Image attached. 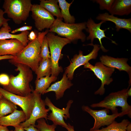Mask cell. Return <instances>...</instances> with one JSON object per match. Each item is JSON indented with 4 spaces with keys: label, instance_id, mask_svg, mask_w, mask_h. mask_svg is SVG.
<instances>
[{
    "label": "cell",
    "instance_id": "obj_11",
    "mask_svg": "<svg viewBox=\"0 0 131 131\" xmlns=\"http://www.w3.org/2000/svg\"><path fill=\"white\" fill-rule=\"evenodd\" d=\"M92 46L93 47V49L88 54L84 55L82 51L80 50L79 54L75 55L71 59L70 64L66 68L65 72L70 80L73 79L74 72L76 68L81 66L84 65L91 59H96L100 49V46L95 44Z\"/></svg>",
    "mask_w": 131,
    "mask_h": 131
},
{
    "label": "cell",
    "instance_id": "obj_25",
    "mask_svg": "<svg viewBox=\"0 0 131 131\" xmlns=\"http://www.w3.org/2000/svg\"><path fill=\"white\" fill-rule=\"evenodd\" d=\"M59 8H61V13L62 18L65 23H66L73 24L75 23V18L72 16L69 12L70 7L74 0L70 3L67 2L65 0H58Z\"/></svg>",
    "mask_w": 131,
    "mask_h": 131
},
{
    "label": "cell",
    "instance_id": "obj_9",
    "mask_svg": "<svg viewBox=\"0 0 131 131\" xmlns=\"http://www.w3.org/2000/svg\"><path fill=\"white\" fill-rule=\"evenodd\" d=\"M31 87L33 95L34 103L29 118L20 124L23 128L31 125L35 126L36 121L41 118H45L47 121L48 112L50 111L49 108H46L44 100L41 99V94L36 92L33 87Z\"/></svg>",
    "mask_w": 131,
    "mask_h": 131
},
{
    "label": "cell",
    "instance_id": "obj_21",
    "mask_svg": "<svg viewBox=\"0 0 131 131\" xmlns=\"http://www.w3.org/2000/svg\"><path fill=\"white\" fill-rule=\"evenodd\" d=\"M108 11L113 15H128L131 12V0H115Z\"/></svg>",
    "mask_w": 131,
    "mask_h": 131
},
{
    "label": "cell",
    "instance_id": "obj_37",
    "mask_svg": "<svg viewBox=\"0 0 131 131\" xmlns=\"http://www.w3.org/2000/svg\"><path fill=\"white\" fill-rule=\"evenodd\" d=\"M67 124L68 126L66 128L67 131H75L73 126L71 125L69 123H68Z\"/></svg>",
    "mask_w": 131,
    "mask_h": 131
},
{
    "label": "cell",
    "instance_id": "obj_5",
    "mask_svg": "<svg viewBox=\"0 0 131 131\" xmlns=\"http://www.w3.org/2000/svg\"><path fill=\"white\" fill-rule=\"evenodd\" d=\"M33 5L30 0H5L2 8L8 17L19 24L27 18Z\"/></svg>",
    "mask_w": 131,
    "mask_h": 131
},
{
    "label": "cell",
    "instance_id": "obj_39",
    "mask_svg": "<svg viewBox=\"0 0 131 131\" xmlns=\"http://www.w3.org/2000/svg\"><path fill=\"white\" fill-rule=\"evenodd\" d=\"M0 131H10L7 127L0 124Z\"/></svg>",
    "mask_w": 131,
    "mask_h": 131
},
{
    "label": "cell",
    "instance_id": "obj_8",
    "mask_svg": "<svg viewBox=\"0 0 131 131\" xmlns=\"http://www.w3.org/2000/svg\"><path fill=\"white\" fill-rule=\"evenodd\" d=\"M82 110L90 114L94 119L93 126L90 130L99 129L101 127L108 125L115 121L116 118L120 117V113L109 115V110L106 108L100 110H94L88 106L83 105Z\"/></svg>",
    "mask_w": 131,
    "mask_h": 131
},
{
    "label": "cell",
    "instance_id": "obj_2",
    "mask_svg": "<svg viewBox=\"0 0 131 131\" xmlns=\"http://www.w3.org/2000/svg\"><path fill=\"white\" fill-rule=\"evenodd\" d=\"M16 67L15 70L19 71L16 76H10L8 85L3 86V89L12 93L22 97H27L32 93L29 85L32 81L33 75L32 70L28 66L20 64L14 63Z\"/></svg>",
    "mask_w": 131,
    "mask_h": 131
},
{
    "label": "cell",
    "instance_id": "obj_18",
    "mask_svg": "<svg viewBox=\"0 0 131 131\" xmlns=\"http://www.w3.org/2000/svg\"><path fill=\"white\" fill-rule=\"evenodd\" d=\"M73 85L67 77L66 74L65 73L61 80L51 85L46 90L45 93L54 91L55 93L56 99L58 100L63 97L66 90L70 88Z\"/></svg>",
    "mask_w": 131,
    "mask_h": 131
},
{
    "label": "cell",
    "instance_id": "obj_6",
    "mask_svg": "<svg viewBox=\"0 0 131 131\" xmlns=\"http://www.w3.org/2000/svg\"><path fill=\"white\" fill-rule=\"evenodd\" d=\"M46 36L50 51L52 63L51 75L57 77L63 71L62 67L58 65L62 49L65 45L71 42L66 38L56 35L53 32H49Z\"/></svg>",
    "mask_w": 131,
    "mask_h": 131
},
{
    "label": "cell",
    "instance_id": "obj_40",
    "mask_svg": "<svg viewBox=\"0 0 131 131\" xmlns=\"http://www.w3.org/2000/svg\"><path fill=\"white\" fill-rule=\"evenodd\" d=\"M126 131H131V123H129L127 126Z\"/></svg>",
    "mask_w": 131,
    "mask_h": 131
},
{
    "label": "cell",
    "instance_id": "obj_12",
    "mask_svg": "<svg viewBox=\"0 0 131 131\" xmlns=\"http://www.w3.org/2000/svg\"><path fill=\"white\" fill-rule=\"evenodd\" d=\"M0 93L3 97L22 108L26 115V120L29 118L34 103L32 92L27 96L22 97L10 93L0 87Z\"/></svg>",
    "mask_w": 131,
    "mask_h": 131
},
{
    "label": "cell",
    "instance_id": "obj_42",
    "mask_svg": "<svg viewBox=\"0 0 131 131\" xmlns=\"http://www.w3.org/2000/svg\"><path fill=\"white\" fill-rule=\"evenodd\" d=\"M1 94L0 93V99L3 97Z\"/></svg>",
    "mask_w": 131,
    "mask_h": 131
},
{
    "label": "cell",
    "instance_id": "obj_33",
    "mask_svg": "<svg viewBox=\"0 0 131 131\" xmlns=\"http://www.w3.org/2000/svg\"><path fill=\"white\" fill-rule=\"evenodd\" d=\"M32 29V27L31 26H24L12 31H11V33L12 34H13L18 32H23L28 30H31Z\"/></svg>",
    "mask_w": 131,
    "mask_h": 131
},
{
    "label": "cell",
    "instance_id": "obj_7",
    "mask_svg": "<svg viewBox=\"0 0 131 131\" xmlns=\"http://www.w3.org/2000/svg\"><path fill=\"white\" fill-rule=\"evenodd\" d=\"M84 68H88L93 71L97 77L101 81V85L95 91V95H103L105 92V85H109L113 81L111 76L115 70V68L106 66L101 62H97L95 66L89 62L84 65Z\"/></svg>",
    "mask_w": 131,
    "mask_h": 131
},
{
    "label": "cell",
    "instance_id": "obj_31",
    "mask_svg": "<svg viewBox=\"0 0 131 131\" xmlns=\"http://www.w3.org/2000/svg\"><path fill=\"white\" fill-rule=\"evenodd\" d=\"M9 81L10 78L8 75L5 74H0V84L3 86L8 85Z\"/></svg>",
    "mask_w": 131,
    "mask_h": 131
},
{
    "label": "cell",
    "instance_id": "obj_3",
    "mask_svg": "<svg viewBox=\"0 0 131 131\" xmlns=\"http://www.w3.org/2000/svg\"><path fill=\"white\" fill-rule=\"evenodd\" d=\"M129 86L126 88L115 92L110 93L103 100L100 102L93 103L90 106L92 108L100 107L110 110L112 114L118 113L117 107L121 108L120 117L127 115L131 118V106L127 102L129 96L127 91Z\"/></svg>",
    "mask_w": 131,
    "mask_h": 131
},
{
    "label": "cell",
    "instance_id": "obj_36",
    "mask_svg": "<svg viewBox=\"0 0 131 131\" xmlns=\"http://www.w3.org/2000/svg\"><path fill=\"white\" fill-rule=\"evenodd\" d=\"M15 56L11 55L0 56V60L5 59H12L14 58Z\"/></svg>",
    "mask_w": 131,
    "mask_h": 131
},
{
    "label": "cell",
    "instance_id": "obj_20",
    "mask_svg": "<svg viewBox=\"0 0 131 131\" xmlns=\"http://www.w3.org/2000/svg\"><path fill=\"white\" fill-rule=\"evenodd\" d=\"M11 32V28L8 23L3 25L0 29V40L16 39L20 41L25 47L27 45L29 41L27 38L29 33V31L22 32L18 34H11L10 33Z\"/></svg>",
    "mask_w": 131,
    "mask_h": 131
},
{
    "label": "cell",
    "instance_id": "obj_34",
    "mask_svg": "<svg viewBox=\"0 0 131 131\" xmlns=\"http://www.w3.org/2000/svg\"><path fill=\"white\" fill-rule=\"evenodd\" d=\"M36 34L34 32L31 31L28 36V40L31 41L34 40L37 37Z\"/></svg>",
    "mask_w": 131,
    "mask_h": 131
},
{
    "label": "cell",
    "instance_id": "obj_1",
    "mask_svg": "<svg viewBox=\"0 0 131 131\" xmlns=\"http://www.w3.org/2000/svg\"><path fill=\"white\" fill-rule=\"evenodd\" d=\"M49 32V29L39 32L37 38L31 41L14 58L9 61L13 64L18 63L26 65L35 72L41 59L40 56L41 44L44 37Z\"/></svg>",
    "mask_w": 131,
    "mask_h": 131
},
{
    "label": "cell",
    "instance_id": "obj_13",
    "mask_svg": "<svg viewBox=\"0 0 131 131\" xmlns=\"http://www.w3.org/2000/svg\"><path fill=\"white\" fill-rule=\"evenodd\" d=\"M31 11L35 27L39 31L45 29H48L55 19L53 16L40 5H33Z\"/></svg>",
    "mask_w": 131,
    "mask_h": 131
},
{
    "label": "cell",
    "instance_id": "obj_19",
    "mask_svg": "<svg viewBox=\"0 0 131 131\" xmlns=\"http://www.w3.org/2000/svg\"><path fill=\"white\" fill-rule=\"evenodd\" d=\"M26 120V116L24 111L16 109L11 114L0 118V124L15 127Z\"/></svg>",
    "mask_w": 131,
    "mask_h": 131
},
{
    "label": "cell",
    "instance_id": "obj_30",
    "mask_svg": "<svg viewBox=\"0 0 131 131\" xmlns=\"http://www.w3.org/2000/svg\"><path fill=\"white\" fill-rule=\"evenodd\" d=\"M115 0H95L93 1L96 2L99 5L101 10L106 9L109 11L110 9Z\"/></svg>",
    "mask_w": 131,
    "mask_h": 131
},
{
    "label": "cell",
    "instance_id": "obj_41",
    "mask_svg": "<svg viewBox=\"0 0 131 131\" xmlns=\"http://www.w3.org/2000/svg\"><path fill=\"white\" fill-rule=\"evenodd\" d=\"M131 88L129 89L127 91V94L128 96H131Z\"/></svg>",
    "mask_w": 131,
    "mask_h": 131
},
{
    "label": "cell",
    "instance_id": "obj_15",
    "mask_svg": "<svg viewBox=\"0 0 131 131\" xmlns=\"http://www.w3.org/2000/svg\"><path fill=\"white\" fill-rule=\"evenodd\" d=\"M101 62L105 66L115 68L119 71H124L128 74L129 80V86L131 85V67L127 64V58H115L108 56L102 55L100 58Z\"/></svg>",
    "mask_w": 131,
    "mask_h": 131
},
{
    "label": "cell",
    "instance_id": "obj_22",
    "mask_svg": "<svg viewBox=\"0 0 131 131\" xmlns=\"http://www.w3.org/2000/svg\"><path fill=\"white\" fill-rule=\"evenodd\" d=\"M58 0H41L40 5L57 18L63 20L59 9L58 5Z\"/></svg>",
    "mask_w": 131,
    "mask_h": 131
},
{
    "label": "cell",
    "instance_id": "obj_43",
    "mask_svg": "<svg viewBox=\"0 0 131 131\" xmlns=\"http://www.w3.org/2000/svg\"><path fill=\"white\" fill-rule=\"evenodd\" d=\"M13 131L12 130H11V131Z\"/></svg>",
    "mask_w": 131,
    "mask_h": 131
},
{
    "label": "cell",
    "instance_id": "obj_4",
    "mask_svg": "<svg viewBox=\"0 0 131 131\" xmlns=\"http://www.w3.org/2000/svg\"><path fill=\"white\" fill-rule=\"evenodd\" d=\"M62 20L57 18L55 19L49 28V32L65 37L71 42L78 40L83 42L85 41L86 36L83 30L86 29V22L69 24L64 22Z\"/></svg>",
    "mask_w": 131,
    "mask_h": 131
},
{
    "label": "cell",
    "instance_id": "obj_23",
    "mask_svg": "<svg viewBox=\"0 0 131 131\" xmlns=\"http://www.w3.org/2000/svg\"><path fill=\"white\" fill-rule=\"evenodd\" d=\"M57 76L51 75L42 77L36 79L35 82V89L34 91L36 93L43 95L46 90L49 87L51 83L57 79Z\"/></svg>",
    "mask_w": 131,
    "mask_h": 131
},
{
    "label": "cell",
    "instance_id": "obj_17",
    "mask_svg": "<svg viewBox=\"0 0 131 131\" xmlns=\"http://www.w3.org/2000/svg\"><path fill=\"white\" fill-rule=\"evenodd\" d=\"M98 20L110 21L114 23L115 25L117 31L121 29H125L131 33V18H118L112 15H109L106 12L99 14L96 17Z\"/></svg>",
    "mask_w": 131,
    "mask_h": 131
},
{
    "label": "cell",
    "instance_id": "obj_26",
    "mask_svg": "<svg viewBox=\"0 0 131 131\" xmlns=\"http://www.w3.org/2000/svg\"><path fill=\"white\" fill-rule=\"evenodd\" d=\"M130 123L127 119H124L119 123L115 121L106 127L89 131H126L127 126Z\"/></svg>",
    "mask_w": 131,
    "mask_h": 131
},
{
    "label": "cell",
    "instance_id": "obj_29",
    "mask_svg": "<svg viewBox=\"0 0 131 131\" xmlns=\"http://www.w3.org/2000/svg\"><path fill=\"white\" fill-rule=\"evenodd\" d=\"M49 47L47 39L45 36L41 43L40 48V56L41 60L51 58Z\"/></svg>",
    "mask_w": 131,
    "mask_h": 131
},
{
    "label": "cell",
    "instance_id": "obj_14",
    "mask_svg": "<svg viewBox=\"0 0 131 131\" xmlns=\"http://www.w3.org/2000/svg\"><path fill=\"white\" fill-rule=\"evenodd\" d=\"M106 21H101L99 23H95L93 20L91 18L89 19L86 22V28L85 30L89 33V35L86 38L87 40H90L91 43L87 45L92 46L93 44V42L94 39H97L98 40L100 46V48L104 52H106L108 50L105 48L102 44L101 41L102 39L104 38H107L111 40L113 43L116 44L114 41L107 37L105 35V32L106 29L102 30L100 29L101 25Z\"/></svg>",
    "mask_w": 131,
    "mask_h": 131
},
{
    "label": "cell",
    "instance_id": "obj_38",
    "mask_svg": "<svg viewBox=\"0 0 131 131\" xmlns=\"http://www.w3.org/2000/svg\"><path fill=\"white\" fill-rule=\"evenodd\" d=\"M14 131H26L20 125L15 127Z\"/></svg>",
    "mask_w": 131,
    "mask_h": 131
},
{
    "label": "cell",
    "instance_id": "obj_16",
    "mask_svg": "<svg viewBox=\"0 0 131 131\" xmlns=\"http://www.w3.org/2000/svg\"><path fill=\"white\" fill-rule=\"evenodd\" d=\"M25 47L17 39L0 40V56L11 55L15 56Z\"/></svg>",
    "mask_w": 131,
    "mask_h": 131
},
{
    "label": "cell",
    "instance_id": "obj_27",
    "mask_svg": "<svg viewBox=\"0 0 131 131\" xmlns=\"http://www.w3.org/2000/svg\"><path fill=\"white\" fill-rule=\"evenodd\" d=\"M17 105L3 97L0 99V118L17 109Z\"/></svg>",
    "mask_w": 131,
    "mask_h": 131
},
{
    "label": "cell",
    "instance_id": "obj_35",
    "mask_svg": "<svg viewBox=\"0 0 131 131\" xmlns=\"http://www.w3.org/2000/svg\"><path fill=\"white\" fill-rule=\"evenodd\" d=\"M26 131H40L35 126L31 125L27 127L23 128Z\"/></svg>",
    "mask_w": 131,
    "mask_h": 131
},
{
    "label": "cell",
    "instance_id": "obj_10",
    "mask_svg": "<svg viewBox=\"0 0 131 131\" xmlns=\"http://www.w3.org/2000/svg\"><path fill=\"white\" fill-rule=\"evenodd\" d=\"M46 106L51 111L48 116L47 120L52 121L53 124L56 126L59 125L66 129L67 127L68 124L64 120V118L66 120L70 118L69 110L73 103V101L69 100L66 104L65 108L61 109L55 106L51 102L50 99L46 97L44 100Z\"/></svg>",
    "mask_w": 131,
    "mask_h": 131
},
{
    "label": "cell",
    "instance_id": "obj_32",
    "mask_svg": "<svg viewBox=\"0 0 131 131\" xmlns=\"http://www.w3.org/2000/svg\"><path fill=\"white\" fill-rule=\"evenodd\" d=\"M4 11L0 8V28L3 25L8 23V22L10 20L9 19H6L4 17Z\"/></svg>",
    "mask_w": 131,
    "mask_h": 131
},
{
    "label": "cell",
    "instance_id": "obj_28",
    "mask_svg": "<svg viewBox=\"0 0 131 131\" xmlns=\"http://www.w3.org/2000/svg\"><path fill=\"white\" fill-rule=\"evenodd\" d=\"M36 122L37 124L35 125V126L40 131H56L57 126L53 124L51 125L48 124L44 118L38 119Z\"/></svg>",
    "mask_w": 131,
    "mask_h": 131
},
{
    "label": "cell",
    "instance_id": "obj_24",
    "mask_svg": "<svg viewBox=\"0 0 131 131\" xmlns=\"http://www.w3.org/2000/svg\"><path fill=\"white\" fill-rule=\"evenodd\" d=\"M52 63L50 58L41 60L35 73L37 75L36 79L51 74Z\"/></svg>",
    "mask_w": 131,
    "mask_h": 131
}]
</instances>
